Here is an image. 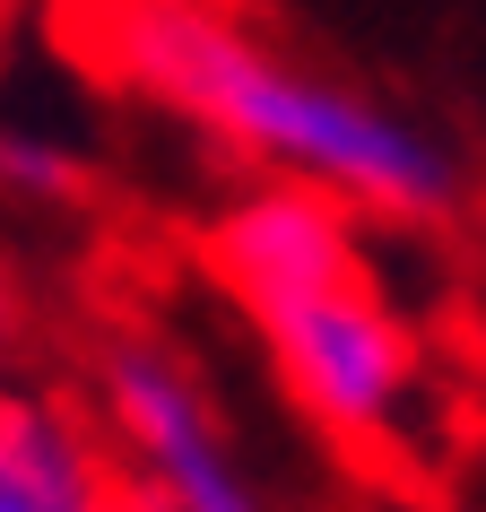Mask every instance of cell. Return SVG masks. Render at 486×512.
<instances>
[{"label": "cell", "instance_id": "obj_1", "mask_svg": "<svg viewBox=\"0 0 486 512\" xmlns=\"http://www.w3.org/2000/svg\"><path fill=\"white\" fill-rule=\"evenodd\" d=\"M70 27L113 87L183 113L200 139L270 165L278 183H313L382 217H443L460 200V165L434 131L304 70L217 0H70Z\"/></svg>", "mask_w": 486, "mask_h": 512}, {"label": "cell", "instance_id": "obj_2", "mask_svg": "<svg viewBox=\"0 0 486 512\" xmlns=\"http://www.w3.org/2000/svg\"><path fill=\"white\" fill-rule=\"evenodd\" d=\"M243 322L261 330L278 382L296 391V408L322 434H339V443L400 434L408 400H417V339L365 270L304 287V296H278V304H252Z\"/></svg>", "mask_w": 486, "mask_h": 512}, {"label": "cell", "instance_id": "obj_3", "mask_svg": "<svg viewBox=\"0 0 486 512\" xmlns=\"http://www.w3.org/2000/svg\"><path fill=\"white\" fill-rule=\"evenodd\" d=\"M87 408L105 417L122 469L165 512H278L261 486L243 478L209 391L191 382V365L165 348L157 330H113L96 348V400Z\"/></svg>", "mask_w": 486, "mask_h": 512}, {"label": "cell", "instance_id": "obj_4", "mask_svg": "<svg viewBox=\"0 0 486 512\" xmlns=\"http://www.w3.org/2000/svg\"><path fill=\"white\" fill-rule=\"evenodd\" d=\"M200 252H209L217 287H226L243 313L365 270V235H356L348 200H330V191H313V183H278V174L252 183V191H235V200L209 217Z\"/></svg>", "mask_w": 486, "mask_h": 512}, {"label": "cell", "instance_id": "obj_5", "mask_svg": "<svg viewBox=\"0 0 486 512\" xmlns=\"http://www.w3.org/2000/svg\"><path fill=\"white\" fill-rule=\"evenodd\" d=\"M131 469L105 417L44 382H0V512H122Z\"/></svg>", "mask_w": 486, "mask_h": 512}, {"label": "cell", "instance_id": "obj_6", "mask_svg": "<svg viewBox=\"0 0 486 512\" xmlns=\"http://www.w3.org/2000/svg\"><path fill=\"white\" fill-rule=\"evenodd\" d=\"M0 183L27 191V200H70L79 191V148L27 131V122H0Z\"/></svg>", "mask_w": 486, "mask_h": 512}, {"label": "cell", "instance_id": "obj_7", "mask_svg": "<svg viewBox=\"0 0 486 512\" xmlns=\"http://www.w3.org/2000/svg\"><path fill=\"white\" fill-rule=\"evenodd\" d=\"M18 348H27V296H18V278L0 270V382L18 374Z\"/></svg>", "mask_w": 486, "mask_h": 512}, {"label": "cell", "instance_id": "obj_8", "mask_svg": "<svg viewBox=\"0 0 486 512\" xmlns=\"http://www.w3.org/2000/svg\"><path fill=\"white\" fill-rule=\"evenodd\" d=\"M122 512H165V504H157V495H148V486L131 478V504H122Z\"/></svg>", "mask_w": 486, "mask_h": 512}, {"label": "cell", "instance_id": "obj_9", "mask_svg": "<svg viewBox=\"0 0 486 512\" xmlns=\"http://www.w3.org/2000/svg\"><path fill=\"white\" fill-rule=\"evenodd\" d=\"M9 27H18V0H0V44H9Z\"/></svg>", "mask_w": 486, "mask_h": 512}]
</instances>
